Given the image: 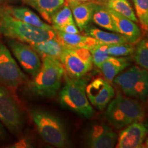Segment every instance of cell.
Returning a JSON list of instances; mask_svg holds the SVG:
<instances>
[{
    "mask_svg": "<svg viewBox=\"0 0 148 148\" xmlns=\"http://www.w3.org/2000/svg\"><path fill=\"white\" fill-rule=\"evenodd\" d=\"M0 35L29 45L56 36L55 30L37 27L16 19L9 13L4 4H0Z\"/></svg>",
    "mask_w": 148,
    "mask_h": 148,
    "instance_id": "1",
    "label": "cell"
},
{
    "mask_svg": "<svg viewBox=\"0 0 148 148\" xmlns=\"http://www.w3.org/2000/svg\"><path fill=\"white\" fill-rule=\"evenodd\" d=\"M65 69L59 59L42 58V65L32 80L27 84V90L32 95L52 97L60 88Z\"/></svg>",
    "mask_w": 148,
    "mask_h": 148,
    "instance_id": "2",
    "label": "cell"
},
{
    "mask_svg": "<svg viewBox=\"0 0 148 148\" xmlns=\"http://www.w3.org/2000/svg\"><path fill=\"white\" fill-rule=\"evenodd\" d=\"M64 79V86L59 96L61 106L79 115L90 117L95 111L86 95L87 79L83 77H71L66 73Z\"/></svg>",
    "mask_w": 148,
    "mask_h": 148,
    "instance_id": "3",
    "label": "cell"
},
{
    "mask_svg": "<svg viewBox=\"0 0 148 148\" xmlns=\"http://www.w3.org/2000/svg\"><path fill=\"white\" fill-rule=\"evenodd\" d=\"M145 115V108L136 99L118 93L107 106L106 118L115 128L121 129L133 122L141 121Z\"/></svg>",
    "mask_w": 148,
    "mask_h": 148,
    "instance_id": "4",
    "label": "cell"
},
{
    "mask_svg": "<svg viewBox=\"0 0 148 148\" xmlns=\"http://www.w3.org/2000/svg\"><path fill=\"white\" fill-rule=\"evenodd\" d=\"M30 114L38 134L44 141L56 147H65L69 145L68 133L58 116L38 108L32 109Z\"/></svg>",
    "mask_w": 148,
    "mask_h": 148,
    "instance_id": "5",
    "label": "cell"
},
{
    "mask_svg": "<svg viewBox=\"0 0 148 148\" xmlns=\"http://www.w3.org/2000/svg\"><path fill=\"white\" fill-rule=\"evenodd\" d=\"M113 82L127 97L146 101L148 99V71L138 66H132L119 73Z\"/></svg>",
    "mask_w": 148,
    "mask_h": 148,
    "instance_id": "6",
    "label": "cell"
},
{
    "mask_svg": "<svg viewBox=\"0 0 148 148\" xmlns=\"http://www.w3.org/2000/svg\"><path fill=\"white\" fill-rule=\"evenodd\" d=\"M59 60L63 65L66 74L77 78L86 75L91 70L93 64L91 53L86 48L64 46Z\"/></svg>",
    "mask_w": 148,
    "mask_h": 148,
    "instance_id": "7",
    "label": "cell"
},
{
    "mask_svg": "<svg viewBox=\"0 0 148 148\" xmlns=\"http://www.w3.org/2000/svg\"><path fill=\"white\" fill-rule=\"evenodd\" d=\"M0 121L11 133L17 134L23 125V117L18 103L8 88L0 84Z\"/></svg>",
    "mask_w": 148,
    "mask_h": 148,
    "instance_id": "8",
    "label": "cell"
},
{
    "mask_svg": "<svg viewBox=\"0 0 148 148\" xmlns=\"http://www.w3.org/2000/svg\"><path fill=\"white\" fill-rule=\"evenodd\" d=\"M27 79L9 48L0 40V84L11 89L18 88Z\"/></svg>",
    "mask_w": 148,
    "mask_h": 148,
    "instance_id": "9",
    "label": "cell"
},
{
    "mask_svg": "<svg viewBox=\"0 0 148 148\" xmlns=\"http://www.w3.org/2000/svg\"><path fill=\"white\" fill-rule=\"evenodd\" d=\"M8 45L11 53L26 73L35 76L42 65L40 56L30 45L17 40L8 39Z\"/></svg>",
    "mask_w": 148,
    "mask_h": 148,
    "instance_id": "10",
    "label": "cell"
},
{
    "mask_svg": "<svg viewBox=\"0 0 148 148\" xmlns=\"http://www.w3.org/2000/svg\"><path fill=\"white\" fill-rule=\"evenodd\" d=\"M86 92L90 103L101 110L108 106L114 96V90L110 82L100 77L87 84Z\"/></svg>",
    "mask_w": 148,
    "mask_h": 148,
    "instance_id": "11",
    "label": "cell"
},
{
    "mask_svg": "<svg viewBox=\"0 0 148 148\" xmlns=\"http://www.w3.org/2000/svg\"><path fill=\"white\" fill-rule=\"evenodd\" d=\"M148 132V125L141 121H135L127 125L120 132L116 147H141Z\"/></svg>",
    "mask_w": 148,
    "mask_h": 148,
    "instance_id": "12",
    "label": "cell"
},
{
    "mask_svg": "<svg viewBox=\"0 0 148 148\" xmlns=\"http://www.w3.org/2000/svg\"><path fill=\"white\" fill-rule=\"evenodd\" d=\"M117 138V134L108 125L97 123L90 128L86 142L92 148H110L115 145Z\"/></svg>",
    "mask_w": 148,
    "mask_h": 148,
    "instance_id": "13",
    "label": "cell"
},
{
    "mask_svg": "<svg viewBox=\"0 0 148 148\" xmlns=\"http://www.w3.org/2000/svg\"><path fill=\"white\" fill-rule=\"evenodd\" d=\"M108 10L112 16L116 32L122 35L132 45L137 43L142 37V31L136 23L110 8Z\"/></svg>",
    "mask_w": 148,
    "mask_h": 148,
    "instance_id": "14",
    "label": "cell"
},
{
    "mask_svg": "<svg viewBox=\"0 0 148 148\" xmlns=\"http://www.w3.org/2000/svg\"><path fill=\"white\" fill-rule=\"evenodd\" d=\"M73 17L79 31H83L92 21V16L96 3L90 1H77L67 0Z\"/></svg>",
    "mask_w": 148,
    "mask_h": 148,
    "instance_id": "15",
    "label": "cell"
},
{
    "mask_svg": "<svg viewBox=\"0 0 148 148\" xmlns=\"http://www.w3.org/2000/svg\"><path fill=\"white\" fill-rule=\"evenodd\" d=\"M5 8L13 17L16 19L29 24L33 26L40 27L46 30H53V27L49 24L46 23L33 11L25 7L13 6L10 5H5Z\"/></svg>",
    "mask_w": 148,
    "mask_h": 148,
    "instance_id": "16",
    "label": "cell"
},
{
    "mask_svg": "<svg viewBox=\"0 0 148 148\" xmlns=\"http://www.w3.org/2000/svg\"><path fill=\"white\" fill-rule=\"evenodd\" d=\"M55 32L56 37L64 47L86 48L90 49L99 43V42L92 37L82 36L79 34V33L69 34L59 30H55Z\"/></svg>",
    "mask_w": 148,
    "mask_h": 148,
    "instance_id": "17",
    "label": "cell"
},
{
    "mask_svg": "<svg viewBox=\"0 0 148 148\" xmlns=\"http://www.w3.org/2000/svg\"><path fill=\"white\" fill-rule=\"evenodd\" d=\"M130 64V60L125 57L109 56L101 64L99 69L104 78L108 82L113 81L116 75L121 73Z\"/></svg>",
    "mask_w": 148,
    "mask_h": 148,
    "instance_id": "18",
    "label": "cell"
},
{
    "mask_svg": "<svg viewBox=\"0 0 148 148\" xmlns=\"http://www.w3.org/2000/svg\"><path fill=\"white\" fill-rule=\"evenodd\" d=\"M29 45L42 58H52L59 59L64 48L63 45L57 38L56 35L53 38Z\"/></svg>",
    "mask_w": 148,
    "mask_h": 148,
    "instance_id": "19",
    "label": "cell"
},
{
    "mask_svg": "<svg viewBox=\"0 0 148 148\" xmlns=\"http://www.w3.org/2000/svg\"><path fill=\"white\" fill-rule=\"evenodd\" d=\"M32 7L44 19L50 23L51 17L55 12L65 3V0H23Z\"/></svg>",
    "mask_w": 148,
    "mask_h": 148,
    "instance_id": "20",
    "label": "cell"
},
{
    "mask_svg": "<svg viewBox=\"0 0 148 148\" xmlns=\"http://www.w3.org/2000/svg\"><path fill=\"white\" fill-rule=\"evenodd\" d=\"M87 36H91L100 43L106 45L127 42L126 39L119 33L106 32L95 27H87L84 29Z\"/></svg>",
    "mask_w": 148,
    "mask_h": 148,
    "instance_id": "21",
    "label": "cell"
},
{
    "mask_svg": "<svg viewBox=\"0 0 148 148\" xmlns=\"http://www.w3.org/2000/svg\"><path fill=\"white\" fill-rule=\"evenodd\" d=\"M92 21L103 29H106L110 32H116L112 16L108 8L104 5L96 3L92 13Z\"/></svg>",
    "mask_w": 148,
    "mask_h": 148,
    "instance_id": "22",
    "label": "cell"
},
{
    "mask_svg": "<svg viewBox=\"0 0 148 148\" xmlns=\"http://www.w3.org/2000/svg\"><path fill=\"white\" fill-rule=\"evenodd\" d=\"M51 26L55 30H61L63 27L69 24L75 23L74 21L73 14L68 3H64L58 9L51 17Z\"/></svg>",
    "mask_w": 148,
    "mask_h": 148,
    "instance_id": "23",
    "label": "cell"
},
{
    "mask_svg": "<svg viewBox=\"0 0 148 148\" xmlns=\"http://www.w3.org/2000/svg\"><path fill=\"white\" fill-rule=\"evenodd\" d=\"M104 6L130 18L135 23H138L136 14L128 0H106Z\"/></svg>",
    "mask_w": 148,
    "mask_h": 148,
    "instance_id": "24",
    "label": "cell"
},
{
    "mask_svg": "<svg viewBox=\"0 0 148 148\" xmlns=\"http://www.w3.org/2000/svg\"><path fill=\"white\" fill-rule=\"evenodd\" d=\"M134 59L140 67L148 71V38L139 40L134 49Z\"/></svg>",
    "mask_w": 148,
    "mask_h": 148,
    "instance_id": "25",
    "label": "cell"
},
{
    "mask_svg": "<svg viewBox=\"0 0 148 148\" xmlns=\"http://www.w3.org/2000/svg\"><path fill=\"white\" fill-rule=\"evenodd\" d=\"M136 15L143 29L148 31V0H132Z\"/></svg>",
    "mask_w": 148,
    "mask_h": 148,
    "instance_id": "26",
    "label": "cell"
},
{
    "mask_svg": "<svg viewBox=\"0 0 148 148\" xmlns=\"http://www.w3.org/2000/svg\"><path fill=\"white\" fill-rule=\"evenodd\" d=\"M135 48L132 44L130 42L113 44L108 45V51L110 56L115 57H126L132 55L134 52Z\"/></svg>",
    "mask_w": 148,
    "mask_h": 148,
    "instance_id": "27",
    "label": "cell"
},
{
    "mask_svg": "<svg viewBox=\"0 0 148 148\" xmlns=\"http://www.w3.org/2000/svg\"><path fill=\"white\" fill-rule=\"evenodd\" d=\"M108 45L99 42L89 49L92 55L93 64H95L97 68H99L101 64L110 56L108 54Z\"/></svg>",
    "mask_w": 148,
    "mask_h": 148,
    "instance_id": "28",
    "label": "cell"
},
{
    "mask_svg": "<svg viewBox=\"0 0 148 148\" xmlns=\"http://www.w3.org/2000/svg\"><path fill=\"white\" fill-rule=\"evenodd\" d=\"M59 31H62V32L66 33H69V34H77L79 32L78 27H77L75 23L69 24V25H66V26L63 27L61 30Z\"/></svg>",
    "mask_w": 148,
    "mask_h": 148,
    "instance_id": "29",
    "label": "cell"
},
{
    "mask_svg": "<svg viewBox=\"0 0 148 148\" xmlns=\"http://www.w3.org/2000/svg\"><path fill=\"white\" fill-rule=\"evenodd\" d=\"M7 135V132L6 129H5V127L4 125L0 121V140L4 139Z\"/></svg>",
    "mask_w": 148,
    "mask_h": 148,
    "instance_id": "30",
    "label": "cell"
},
{
    "mask_svg": "<svg viewBox=\"0 0 148 148\" xmlns=\"http://www.w3.org/2000/svg\"><path fill=\"white\" fill-rule=\"evenodd\" d=\"M71 1H92L93 0H71Z\"/></svg>",
    "mask_w": 148,
    "mask_h": 148,
    "instance_id": "31",
    "label": "cell"
},
{
    "mask_svg": "<svg viewBox=\"0 0 148 148\" xmlns=\"http://www.w3.org/2000/svg\"><path fill=\"white\" fill-rule=\"evenodd\" d=\"M145 147H148V138H147V139L146 140V142H145Z\"/></svg>",
    "mask_w": 148,
    "mask_h": 148,
    "instance_id": "32",
    "label": "cell"
}]
</instances>
